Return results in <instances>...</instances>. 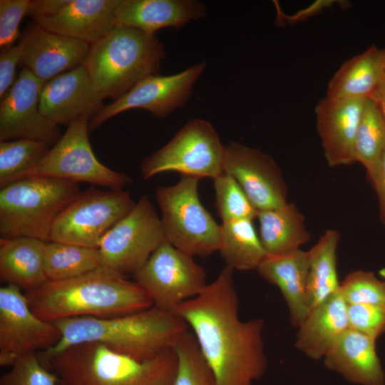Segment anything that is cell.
<instances>
[{"label": "cell", "instance_id": "6da1fadb", "mask_svg": "<svg viewBox=\"0 0 385 385\" xmlns=\"http://www.w3.org/2000/svg\"><path fill=\"white\" fill-rule=\"evenodd\" d=\"M233 271L225 266L197 296L174 312L191 329L217 385H252L267 368L265 322L240 317Z\"/></svg>", "mask_w": 385, "mask_h": 385}, {"label": "cell", "instance_id": "7a4b0ae2", "mask_svg": "<svg viewBox=\"0 0 385 385\" xmlns=\"http://www.w3.org/2000/svg\"><path fill=\"white\" fill-rule=\"evenodd\" d=\"M25 295L34 314L42 320L113 317L148 309L153 302L135 282L101 266L61 281H47Z\"/></svg>", "mask_w": 385, "mask_h": 385}, {"label": "cell", "instance_id": "3957f363", "mask_svg": "<svg viewBox=\"0 0 385 385\" xmlns=\"http://www.w3.org/2000/svg\"><path fill=\"white\" fill-rule=\"evenodd\" d=\"M54 323L61 339L53 347L37 353L43 361L74 344L98 342L133 358L146 360L173 348L178 338L189 330L177 313L154 306L113 317H83Z\"/></svg>", "mask_w": 385, "mask_h": 385}, {"label": "cell", "instance_id": "277c9868", "mask_svg": "<svg viewBox=\"0 0 385 385\" xmlns=\"http://www.w3.org/2000/svg\"><path fill=\"white\" fill-rule=\"evenodd\" d=\"M41 361L66 385L171 384L177 369L173 349L140 360L98 342L71 345Z\"/></svg>", "mask_w": 385, "mask_h": 385}, {"label": "cell", "instance_id": "5b68a950", "mask_svg": "<svg viewBox=\"0 0 385 385\" xmlns=\"http://www.w3.org/2000/svg\"><path fill=\"white\" fill-rule=\"evenodd\" d=\"M165 56L164 46L155 34L115 25L91 44L83 66L102 98L114 101L142 79L159 74Z\"/></svg>", "mask_w": 385, "mask_h": 385}, {"label": "cell", "instance_id": "8992f818", "mask_svg": "<svg viewBox=\"0 0 385 385\" xmlns=\"http://www.w3.org/2000/svg\"><path fill=\"white\" fill-rule=\"evenodd\" d=\"M78 183L31 177L0 190V238L31 237L49 242L58 214L80 193Z\"/></svg>", "mask_w": 385, "mask_h": 385}, {"label": "cell", "instance_id": "52a82bcc", "mask_svg": "<svg viewBox=\"0 0 385 385\" xmlns=\"http://www.w3.org/2000/svg\"><path fill=\"white\" fill-rule=\"evenodd\" d=\"M200 179L182 175L176 184L158 188L155 200L167 241L192 256L205 257L218 251L220 225L200 200Z\"/></svg>", "mask_w": 385, "mask_h": 385}, {"label": "cell", "instance_id": "ba28073f", "mask_svg": "<svg viewBox=\"0 0 385 385\" xmlns=\"http://www.w3.org/2000/svg\"><path fill=\"white\" fill-rule=\"evenodd\" d=\"M129 192L91 187L81 192L54 220L50 240L98 248L103 237L135 207Z\"/></svg>", "mask_w": 385, "mask_h": 385}, {"label": "cell", "instance_id": "9c48e42d", "mask_svg": "<svg viewBox=\"0 0 385 385\" xmlns=\"http://www.w3.org/2000/svg\"><path fill=\"white\" fill-rule=\"evenodd\" d=\"M225 147L210 122L195 118L164 146L146 157L140 173L145 180L168 171L214 179L224 173Z\"/></svg>", "mask_w": 385, "mask_h": 385}, {"label": "cell", "instance_id": "30bf717a", "mask_svg": "<svg viewBox=\"0 0 385 385\" xmlns=\"http://www.w3.org/2000/svg\"><path fill=\"white\" fill-rule=\"evenodd\" d=\"M89 120L82 116L72 122L43 160L20 180L51 178L109 189H123L131 184L133 180L128 175L108 168L95 156L88 138Z\"/></svg>", "mask_w": 385, "mask_h": 385}, {"label": "cell", "instance_id": "8fae6325", "mask_svg": "<svg viewBox=\"0 0 385 385\" xmlns=\"http://www.w3.org/2000/svg\"><path fill=\"white\" fill-rule=\"evenodd\" d=\"M135 282L151 298L153 306L174 312L197 296L207 285L206 272L193 256L164 241L133 274Z\"/></svg>", "mask_w": 385, "mask_h": 385}, {"label": "cell", "instance_id": "7c38bea8", "mask_svg": "<svg viewBox=\"0 0 385 385\" xmlns=\"http://www.w3.org/2000/svg\"><path fill=\"white\" fill-rule=\"evenodd\" d=\"M165 240L160 218L144 195L102 240L98 247L102 266L123 275L134 274Z\"/></svg>", "mask_w": 385, "mask_h": 385}, {"label": "cell", "instance_id": "4fadbf2b", "mask_svg": "<svg viewBox=\"0 0 385 385\" xmlns=\"http://www.w3.org/2000/svg\"><path fill=\"white\" fill-rule=\"evenodd\" d=\"M61 332L37 317L25 294L12 284L0 288V365L11 366L21 355L56 346Z\"/></svg>", "mask_w": 385, "mask_h": 385}, {"label": "cell", "instance_id": "5bb4252c", "mask_svg": "<svg viewBox=\"0 0 385 385\" xmlns=\"http://www.w3.org/2000/svg\"><path fill=\"white\" fill-rule=\"evenodd\" d=\"M206 67L205 62L175 74L149 76L130 91L106 105L89 120L92 131L114 115L133 108H143L158 118H164L185 106L193 86Z\"/></svg>", "mask_w": 385, "mask_h": 385}, {"label": "cell", "instance_id": "9a60e30c", "mask_svg": "<svg viewBox=\"0 0 385 385\" xmlns=\"http://www.w3.org/2000/svg\"><path fill=\"white\" fill-rule=\"evenodd\" d=\"M46 82L24 68L0 103V141L26 138L51 147L61 137L58 125L41 114L39 98Z\"/></svg>", "mask_w": 385, "mask_h": 385}, {"label": "cell", "instance_id": "2e32d148", "mask_svg": "<svg viewBox=\"0 0 385 385\" xmlns=\"http://www.w3.org/2000/svg\"><path fill=\"white\" fill-rule=\"evenodd\" d=\"M224 172L232 175L257 211L286 204L287 185L274 159L238 142L225 147Z\"/></svg>", "mask_w": 385, "mask_h": 385}, {"label": "cell", "instance_id": "e0dca14e", "mask_svg": "<svg viewBox=\"0 0 385 385\" xmlns=\"http://www.w3.org/2000/svg\"><path fill=\"white\" fill-rule=\"evenodd\" d=\"M21 63L44 82L84 64L91 44L49 31L34 23L19 43Z\"/></svg>", "mask_w": 385, "mask_h": 385}, {"label": "cell", "instance_id": "ac0fdd59", "mask_svg": "<svg viewBox=\"0 0 385 385\" xmlns=\"http://www.w3.org/2000/svg\"><path fill=\"white\" fill-rule=\"evenodd\" d=\"M103 99L83 65L44 83L39 110L53 123L68 126L80 117L93 118L103 107Z\"/></svg>", "mask_w": 385, "mask_h": 385}, {"label": "cell", "instance_id": "d6986e66", "mask_svg": "<svg viewBox=\"0 0 385 385\" xmlns=\"http://www.w3.org/2000/svg\"><path fill=\"white\" fill-rule=\"evenodd\" d=\"M366 100L325 97L316 106L317 128L329 166L354 163V142Z\"/></svg>", "mask_w": 385, "mask_h": 385}, {"label": "cell", "instance_id": "ffe728a7", "mask_svg": "<svg viewBox=\"0 0 385 385\" xmlns=\"http://www.w3.org/2000/svg\"><path fill=\"white\" fill-rule=\"evenodd\" d=\"M118 3V0H69L55 14L34 21L53 33L92 44L116 25Z\"/></svg>", "mask_w": 385, "mask_h": 385}, {"label": "cell", "instance_id": "44dd1931", "mask_svg": "<svg viewBox=\"0 0 385 385\" xmlns=\"http://www.w3.org/2000/svg\"><path fill=\"white\" fill-rule=\"evenodd\" d=\"M205 12V4L194 0H118L114 14L116 25L155 34L163 28L179 29Z\"/></svg>", "mask_w": 385, "mask_h": 385}, {"label": "cell", "instance_id": "7402d4cb", "mask_svg": "<svg viewBox=\"0 0 385 385\" xmlns=\"http://www.w3.org/2000/svg\"><path fill=\"white\" fill-rule=\"evenodd\" d=\"M376 339L348 329L324 357L327 368L357 385H385Z\"/></svg>", "mask_w": 385, "mask_h": 385}, {"label": "cell", "instance_id": "603a6c76", "mask_svg": "<svg viewBox=\"0 0 385 385\" xmlns=\"http://www.w3.org/2000/svg\"><path fill=\"white\" fill-rule=\"evenodd\" d=\"M257 270L279 288L288 308L290 323L298 327L310 311L307 294L308 252L299 249L279 256H266Z\"/></svg>", "mask_w": 385, "mask_h": 385}, {"label": "cell", "instance_id": "cb8c5ba5", "mask_svg": "<svg viewBox=\"0 0 385 385\" xmlns=\"http://www.w3.org/2000/svg\"><path fill=\"white\" fill-rule=\"evenodd\" d=\"M347 307L339 291L312 309L297 327L296 349L311 359H323L349 329Z\"/></svg>", "mask_w": 385, "mask_h": 385}, {"label": "cell", "instance_id": "d4e9b609", "mask_svg": "<svg viewBox=\"0 0 385 385\" xmlns=\"http://www.w3.org/2000/svg\"><path fill=\"white\" fill-rule=\"evenodd\" d=\"M46 242L31 237L0 238V279L31 291L48 281L44 269Z\"/></svg>", "mask_w": 385, "mask_h": 385}, {"label": "cell", "instance_id": "484cf974", "mask_svg": "<svg viewBox=\"0 0 385 385\" xmlns=\"http://www.w3.org/2000/svg\"><path fill=\"white\" fill-rule=\"evenodd\" d=\"M259 237L267 256H279L309 241L304 218L293 203L258 211Z\"/></svg>", "mask_w": 385, "mask_h": 385}, {"label": "cell", "instance_id": "4316f807", "mask_svg": "<svg viewBox=\"0 0 385 385\" xmlns=\"http://www.w3.org/2000/svg\"><path fill=\"white\" fill-rule=\"evenodd\" d=\"M382 48L372 45L345 61L329 81L326 97L369 98L379 81Z\"/></svg>", "mask_w": 385, "mask_h": 385}, {"label": "cell", "instance_id": "83f0119b", "mask_svg": "<svg viewBox=\"0 0 385 385\" xmlns=\"http://www.w3.org/2000/svg\"><path fill=\"white\" fill-rule=\"evenodd\" d=\"M340 235L327 230L309 250L307 301L310 310L339 291L337 250Z\"/></svg>", "mask_w": 385, "mask_h": 385}, {"label": "cell", "instance_id": "f1b7e54d", "mask_svg": "<svg viewBox=\"0 0 385 385\" xmlns=\"http://www.w3.org/2000/svg\"><path fill=\"white\" fill-rule=\"evenodd\" d=\"M218 251L234 270H257L267 256L252 220L246 219L220 225Z\"/></svg>", "mask_w": 385, "mask_h": 385}, {"label": "cell", "instance_id": "f546056e", "mask_svg": "<svg viewBox=\"0 0 385 385\" xmlns=\"http://www.w3.org/2000/svg\"><path fill=\"white\" fill-rule=\"evenodd\" d=\"M385 150V117L378 104L366 98L356 130L354 147V162L366 169L369 180H375Z\"/></svg>", "mask_w": 385, "mask_h": 385}, {"label": "cell", "instance_id": "4dcf8cb0", "mask_svg": "<svg viewBox=\"0 0 385 385\" xmlns=\"http://www.w3.org/2000/svg\"><path fill=\"white\" fill-rule=\"evenodd\" d=\"M102 266L98 248L49 241L44 253L48 281H61L78 277Z\"/></svg>", "mask_w": 385, "mask_h": 385}, {"label": "cell", "instance_id": "1f68e13d", "mask_svg": "<svg viewBox=\"0 0 385 385\" xmlns=\"http://www.w3.org/2000/svg\"><path fill=\"white\" fill-rule=\"evenodd\" d=\"M51 148L44 142L26 138L0 141V188L20 180Z\"/></svg>", "mask_w": 385, "mask_h": 385}, {"label": "cell", "instance_id": "d6a6232c", "mask_svg": "<svg viewBox=\"0 0 385 385\" xmlns=\"http://www.w3.org/2000/svg\"><path fill=\"white\" fill-rule=\"evenodd\" d=\"M173 349L177 356V369L172 385H217L190 329L178 338Z\"/></svg>", "mask_w": 385, "mask_h": 385}, {"label": "cell", "instance_id": "836d02e7", "mask_svg": "<svg viewBox=\"0 0 385 385\" xmlns=\"http://www.w3.org/2000/svg\"><path fill=\"white\" fill-rule=\"evenodd\" d=\"M213 185L215 207L222 222L257 218L258 211L232 175L224 172L213 179Z\"/></svg>", "mask_w": 385, "mask_h": 385}, {"label": "cell", "instance_id": "e575fe53", "mask_svg": "<svg viewBox=\"0 0 385 385\" xmlns=\"http://www.w3.org/2000/svg\"><path fill=\"white\" fill-rule=\"evenodd\" d=\"M339 292L347 304H367L385 307V282L370 271L356 270L340 282Z\"/></svg>", "mask_w": 385, "mask_h": 385}, {"label": "cell", "instance_id": "d590c367", "mask_svg": "<svg viewBox=\"0 0 385 385\" xmlns=\"http://www.w3.org/2000/svg\"><path fill=\"white\" fill-rule=\"evenodd\" d=\"M59 379L46 367L36 352L20 356L0 378V385H58Z\"/></svg>", "mask_w": 385, "mask_h": 385}, {"label": "cell", "instance_id": "8d00e7d4", "mask_svg": "<svg viewBox=\"0 0 385 385\" xmlns=\"http://www.w3.org/2000/svg\"><path fill=\"white\" fill-rule=\"evenodd\" d=\"M349 329L377 339L385 333V307L367 304H348Z\"/></svg>", "mask_w": 385, "mask_h": 385}, {"label": "cell", "instance_id": "74e56055", "mask_svg": "<svg viewBox=\"0 0 385 385\" xmlns=\"http://www.w3.org/2000/svg\"><path fill=\"white\" fill-rule=\"evenodd\" d=\"M30 0L0 1V46H13L19 37V26L23 17L28 14Z\"/></svg>", "mask_w": 385, "mask_h": 385}, {"label": "cell", "instance_id": "f35d334b", "mask_svg": "<svg viewBox=\"0 0 385 385\" xmlns=\"http://www.w3.org/2000/svg\"><path fill=\"white\" fill-rule=\"evenodd\" d=\"M21 51L19 45L1 49L0 53V97L8 92L16 81V68L21 63Z\"/></svg>", "mask_w": 385, "mask_h": 385}, {"label": "cell", "instance_id": "ab89813d", "mask_svg": "<svg viewBox=\"0 0 385 385\" xmlns=\"http://www.w3.org/2000/svg\"><path fill=\"white\" fill-rule=\"evenodd\" d=\"M69 0H30L28 15L34 20L50 16L64 7Z\"/></svg>", "mask_w": 385, "mask_h": 385}, {"label": "cell", "instance_id": "60d3db41", "mask_svg": "<svg viewBox=\"0 0 385 385\" xmlns=\"http://www.w3.org/2000/svg\"><path fill=\"white\" fill-rule=\"evenodd\" d=\"M371 184L377 195L380 220L385 225V150L381 157L378 174Z\"/></svg>", "mask_w": 385, "mask_h": 385}, {"label": "cell", "instance_id": "b9f144b4", "mask_svg": "<svg viewBox=\"0 0 385 385\" xmlns=\"http://www.w3.org/2000/svg\"><path fill=\"white\" fill-rule=\"evenodd\" d=\"M379 106L385 117V48H382V63L379 81L371 98Z\"/></svg>", "mask_w": 385, "mask_h": 385}, {"label": "cell", "instance_id": "7bdbcfd3", "mask_svg": "<svg viewBox=\"0 0 385 385\" xmlns=\"http://www.w3.org/2000/svg\"><path fill=\"white\" fill-rule=\"evenodd\" d=\"M380 274L382 277V279L385 282V267L381 270Z\"/></svg>", "mask_w": 385, "mask_h": 385}, {"label": "cell", "instance_id": "ee69618b", "mask_svg": "<svg viewBox=\"0 0 385 385\" xmlns=\"http://www.w3.org/2000/svg\"><path fill=\"white\" fill-rule=\"evenodd\" d=\"M58 385H66V384H63L61 381L59 380Z\"/></svg>", "mask_w": 385, "mask_h": 385}, {"label": "cell", "instance_id": "f6af8a7d", "mask_svg": "<svg viewBox=\"0 0 385 385\" xmlns=\"http://www.w3.org/2000/svg\"><path fill=\"white\" fill-rule=\"evenodd\" d=\"M158 385H172V383H171V384H158Z\"/></svg>", "mask_w": 385, "mask_h": 385}]
</instances>
